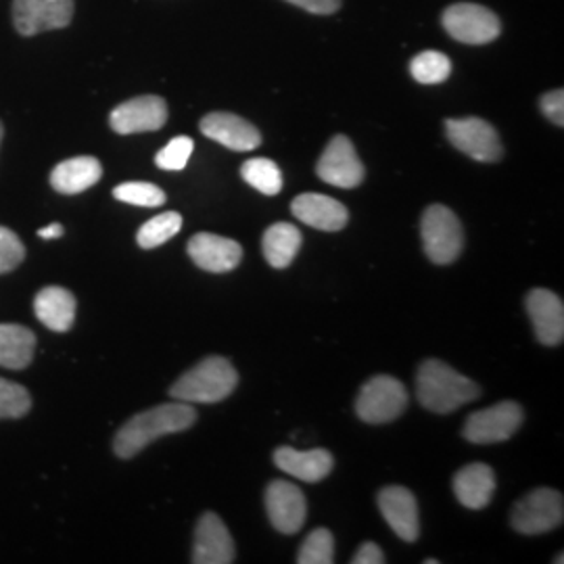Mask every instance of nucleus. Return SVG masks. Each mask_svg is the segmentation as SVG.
I'll use <instances>...</instances> for the list:
<instances>
[{"label": "nucleus", "instance_id": "nucleus-1", "mask_svg": "<svg viewBox=\"0 0 564 564\" xmlns=\"http://www.w3.org/2000/svg\"><path fill=\"white\" fill-rule=\"evenodd\" d=\"M197 421V412L186 402L162 403L132 416L113 440V452L128 460L163 435L181 433Z\"/></svg>", "mask_w": 564, "mask_h": 564}, {"label": "nucleus", "instance_id": "nucleus-2", "mask_svg": "<svg viewBox=\"0 0 564 564\" xmlns=\"http://www.w3.org/2000/svg\"><path fill=\"white\" fill-rule=\"evenodd\" d=\"M479 395V384L473 383L447 364L440 360L421 364L416 375V398L426 410L435 414H449Z\"/></svg>", "mask_w": 564, "mask_h": 564}, {"label": "nucleus", "instance_id": "nucleus-3", "mask_svg": "<svg viewBox=\"0 0 564 564\" xmlns=\"http://www.w3.org/2000/svg\"><path fill=\"white\" fill-rule=\"evenodd\" d=\"M239 384L235 366L220 356H209L172 384L170 395L176 402L218 403L226 400Z\"/></svg>", "mask_w": 564, "mask_h": 564}, {"label": "nucleus", "instance_id": "nucleus-4", "mask_svg": "<svg viewBox=\"0 0 564 564\" xmlns=\"http://www.w3.org/2000/svg\"><path fill=\"white\" fill-rule=\"evenodd\" d=\"M424 253L433 263L456 262L463 253L464 230L458 216L445 205L426 207L421 220Z\"/></svg>", "mask_w": 564, "mask_h": 564}, {"label": "nucleus", "instance_id": "nucleus-5", "mask_svg": "<svg viewBox=\"0 0 564 564\" xmlns=\"http://www.w3.org/2000/svg\"><path fill=\"white\" fill-rule=\"evenodd\" d=\"M408 408V391L398 379L379 375L364 384L356 412L368 424H384L400 419Z\"/></svg>", "mask_w": 564, "mask_h": 564}, {"label": "nucleus", "instance_id": "nucleus-6", "mask_svg": "<svg viewBox=\"0 0 564 564\" xmlns=\"http://www.w3.org/2000/svg\"><path fill=\"white\" fill-rule=\"evenodd\" d=\"M563 494L550 487H540L527 494L512 510V527L523 535H542L563 524Z\"/></svg>", "mask_w": 564, "mask_h": 564}, {"label": "nucleus", "instance_id": "nucleus-7", "mask_svg": "<svg viewBox=\"0 0 564 564\" xmlns=\"http://www.w3.org/2000/svg\"><path fill=\"white\" fill-rule=\"evenodd\" d=\"M523 424V408L517 402H500L470 414L464 423L466 442L477 445L502 444Z\"/></svg>", "mask_w": 564, "mask_h": 564}, {"label": "nucleus", "instance_id": "nucleus-8", "mask_svg": "<svg viewBox=\"0 0 564 564\" xmlns=\"http://www.w3.org/2000/svg\"><path fill=\"white\" fill-rule=\"evenodd\" d=\"M442 21L445 32L454 41L464 44H487L496 41L502 32V23L498 15L475 2H458L447 7Z\"/></svg>", "mask_w": 564, "mask_h": 564}, {"label": "nucleus", "instance_id": "nucleus-9", "mask_svg": "<svg viewBox=\"0 0 564 564\" xmlns=\"http://www.w3.org/2000/svg\"><path fill=\"white\" fill-rule=\"evenodd\" d=\"M445 134L449 142L475 162H500L505 147L489 121L481 118H463L445 121Z\"/></svg>", "mask_w": 564, "mask_h": 564}, {"label": "nucleus", "instance_id": "nucleus-10", "mask_svg": "<svg viewBox=\"0 0 564 564\" xmlns=\"http://www.w3.org/2000/svg\"><path fill=\"white\" fill-rule=\"evenodd\" d=\"M74 18V0H13V25L21 36L67 28Z\"/></svg>", "mask_w": 564, "mask_h": 564}, {"label": "nucleus", "instance_id": "nucleus-11", "mask_svg": "<svg viewBox=\"0 0 564 564\" xmlns=\"http://www.w3.org/2000/svg\"><path fill=\"white\" fill-rule=\"evenodd\" d=\"M316 174L321 181L330 186L356 188L362 184L366 170L356 153L354 142L343 134H337L326 144L323 158L316 165Z\"/></svg>", "mask_w": 564, "mask_h": 564}, {"label": "nucleus", "instance_id": "nucleus-12", "mask_svg": "<svg viewBox=\"0 0 564 564\" xmlns=\"http://www.w3.org/2000/svg\"><path fill=\"white\" fill-rule=\"evenodd\" d=\"M167 121V102L155 95H144L118 105L109 123L118 134H139V132H155L162 130Z\"/></svg>", "mask_w": 564, "mask_h": 564}, {"label": "nucleus", "instance_id": "nucleus-13", "mask_svg": "<svg viewBox=\"0 0 564 564\" xmlns=\"http://www.w3.org/2000/svg\"><path fill=\"white\" fill-rule=\"evenodd\" d=\"M265 510L272 527L284 535H295L297 531H302L307 517V505L302 489L289 481H272L268 485Z\"/></svg>", "mask_w": 564, "mask_h": 564}, {"label": "nucleus", "instance_id": "nucleus-14", "mask_svg": "<svg viewBox=\"0 0 564 564\" xmlns=\"http://www.w3.org/2000/svg\"><path fill=\"white\" fill-rule=\"evenodd\" d=\"M235 558V542L223 519L214 512H205L195 529L191 561L195 564H230Z\"/></svg>", "mask_w": 564, "mask_h": 564}, {"label": "nucleus", "instance_id": "nucleus-15", "mask_svg": "<svg viewBox=\"0 0 564 564\" xmlns=\"http://www.w3.org/2000/svg\"><path fill=\"white\" fill-rule=\"evenodd\" d=\"M379 508L384 521L395 531L400 540L408 544L419 540V533H421L419 502L410 489L400 485L384 487L379 494Z\"/></svg>", "mask_w": 564, "mask_h": 564}, {"label": "nucleus", "instance_id": "nucleus-16", "mask_svg": "<svg viewBox=\"0 0 564 564\" xmlns=\"http://www.w3.org/2000/svg\"><path fill=\"white\" fill-rule=\"evenodd\" d=\"M186 251L193 262L212 274L232 272L242 262V247L239 242L212 235V232L195 235L188 241Z\"/></svg>", "mask_w": 564, "mask_h": 564}, {"label": "nucleus", "instance_id": "nucleus-17", "mask_svg": "<svg viewBox=\"0 0 564 564\" xmlns=\"http://www.w3.org/2000/svg\"><path fill=\"white\" fill-rule=\"evenodd\" d=\"M527 314L531 318L538 341L544 345L563 343L564 305L556 293L547 289H533L527 295Z\"/></svg>", "mask_w": 564, "mask_h": 564}, {"label": "nucleus", "instance_id": "nucleus-18", "mask_svg": "<svg viewBox=\"0 0 564 564\" xmlns=\"http://www.w3.org/2000/svg\"><path fill=\"white\" fill-rule=\"evenodd\" d=\"M199 128L207 139L220 142L230 151H253L262 144L260 130L235 113H209L203 118Z\"/></svg>", "mask_w": 564, "mask_h": 564}, {"label": "nucleus", "instance_id": "nucleus-19", "mask_svg": "<svg viewBox=\"0 0 564 564\" xmlns=\"http://www.w3.org/2000/svg\"><path fill=\"white\" fill-rule=\"evenodd\" d=\"M291 212L300 223L324 232H339L349 223V212L343 203L318 193L300 195L291 205Z\"/></svg>", "mask_w": 564, "mask_h": 564}, {"label": "nucleus", "instance_id": "nucleus-20", "mask_svg": "<svg viewBox=\"0 0 564 564\" xmlns=\"http://www.w3.org/2000/svg\"><path fill=\"white\" fill-rule=\"evenodd\" d=\"M274 464L282 473H289L305 484H318L326 479L335 466L333 454L326 449H307L297 452L293 447H279L274 452Z\"/></svg>", "mask_w": 564, "mask_h": 564}, {"label": "nucleus", "instance_id": "nucleus-21", "mask_svg": "<svg viewBox=\"0 0 564 564\" xmlns=\"http://www.w3.org/2000/svg\"><path fill=\"white\" fill-rule=\"evenodd\" d=\"M496 491V475L487 464H468L454 477V494L464 508L481 510L491 502Z\"/></svg>", "mask_w": 564, "mask_h": 564}, {"label": "nucleus", "instance_id": "nucleus-22", "mask_svg": "<svg viewBox=\"0 0 564 564\" xmlns=\"http://www.w3.org/2000/svg\"><path fill=\"white\" fill-rule=\"evenodd\" d=\"M76 297L63 286H44L34 300V314L55 333L72 330L76 321Z\"/></svg>", "mask_w": 564, "mask_h": 564}, {"label": "nucleus", "instance_id": "nucleus-23", "mask_svg": "<svg viewBox=\"0 0 564 564\" xmlns=\"http://www.w3.org/2000/svg\"><path fill=\"white\" fill-rule=\"evenodd\" d=\"M102 178V165L97 158L82 155L65 160L51 172V186L61 195H78Z\"/></svg>", "mask_w": 564, "mask_h": 564}, {"label": "nucleus", "instance_id": "nucleus-24", "mask_svg": "<svg viewBox=\"0 0 564 564\" xmlns=\"http://www.w3.org/2000/svg\"><path fill=\"white\" fill-rule=\"evenodd\" d=\"M302 230L295 224H272L263 232V256L265 262L276 270L289 268L302 249Z\"/></svg>", "mask_w": 564, "mask_h": 564}, {"label": "nucleus", "instance_id": "nucleus-25", "mask_svg": "<svg viewBox=\"0 0 564 564\" xmlns=\"http://www.w3.org/2000/svg\"><path fill=\"white\" fill-rule=\"evenodd\" d=\"M36 335L21 324H0V366L23 370L34 360Z\"/></svg>", "mask_w": 564, "mask_h": 564}, {"label": "nucleus", "instance_id": "nucleus-26", "mask_svg": "<svg viewBox=\"0 0 564 564\" xmlns=\"http://www.w3.org/2000/svg\"><path fill=\"white\" fill-rule=\"evenodd\" d=\"M242 181L249 186H253L256 191H260L263 195H279L282 188L281 167L272 160H263L256 158L249 162L242 163L241 167Z\"/></svg>", "mask_w": 564, "mask_h": 564}, {"label": "nucleus", "instance_id": "nucleus-27", "mask_svg": "<svg viewBox=\"0 0 564 564\" xmlns=\"http://www.w3.org/2000/svg\"><path fill=\"white\" fill-rule=\"evenodd\" d=\"M182 228V216L178 212H165L155 218H151L149 223L141 226V230L137 232V242L142 249H155L163 242L174 239Z\"/></svg>", "mask_w": 564, "mask_h": 564}, {"label": "nucleus", "instance_id": "nucleus-28", "mask_svg": "<svg viewBox=\"0 0 564 564\" xmlns=\"http://www.w3.org/2000/svg\"><path fill=\"white\" fill-rule=\"evenodd\" d=\"M410 74L421 84H442L452 74V61L440 51H423L410 63Z\"/></svg>", "mask_w": 564, "mask_h": 564}, {"label": "nucleus", "instance_id": "nucleus-29", "mask_svg": "<svg viewBox=\"0 0 564 564\" xmlns=\"http://www.w3.org/2000/svg\"><path fill=\"white\" fill-rule=\"evenodd\" d=\"M335 561V538L328 529H314L297 554L300 564H330Z\"/></svg>", "mask_w": 564, "mask_h": 564}, {"label": "nucleus", "instance_id": "nucleus-30", "mask_svg": "<svg viewBox=\"0 0 564 564\" xmlns=\"http://www.w3.org/2000/svg\"><path fill=\"white\" fill-rule=\"evenodd\" d=\"M113 197L118 202L139 207H160L165 203V193L151 182H123L113 188Z\"/></svg>", "mask_w": 564, "mask_h": 564}, {"label": "nucleus", "instance_id": "nucleus-31", "mask_svg": "<svg viewBox=\"0 0 564 564\" xmlns=\"http://www.w3.org/2000/svg\"><path fill=\"white\" fill-rule=\"evenodd\" d=\"M32 398L28 389L20 383H11L0 377V421L21 419L30 412Z\"/></svg>", "mask_w": 564, "mask_h": 564}, {"label": "nucleus", "instance_id": "nucleus-32", "mask_svg": "<svg viewBox=\"0 0 564 564\" xmlns=\"http://www.w3.org/2000/svg\"><path fill=\"white\" fill-rule=\"evenodd\" d=\"M193 149H195L193 139L176 137L155 155V163H158V167H162L165 172H181L191 160Z\"/></svg>", "mask_w": 564, "mask_h": 564}, {"label": "nucleus", "instance_id": "nucleus-33", "mask_svg": "<svg viewBox=\"0 0 564 564\" xmlns=\"http://www.w3.org/2000/svg\"><path fill=\"white\" fill-rule=\"evenodd\" d=\"M23 260H25V247L20 237L13 230L0 226V274L15 270Z\"/></svg>", "mask_w": 564, "mask_h": 564}, {"label": "nucleus", "instance_id": "nucleus-34", "mask_svg": "<svg viewBox=\"0 0 564 564\" xmlns=\"http://www.w3.org/2000/svg\"><path fill=\"white\" fill-rule=\"evenodd\" d=\"M542 111L545 113V118L552 121V123H556L558 128H563L564 126V93L563 88H558V90H552V93H547L542 97Z\"/></svg>", "mask_w": 564, "mask_h": 564}, {"label": "nucleus", "instance_id": "nucleus-35", "mask_svg": "<svg viewBox=\"0 0 564 564\" xmlns=\"http://www.w3.org/2000/svg\"><path fill=\"white\" fill-rule=\"evenodd\" d=\"M295 7H302L314 15H330L341 9V0H286Z\"/></svg>", "mask_w": 564, "mask_h": 564}, {"label": "nucleus", "instance_id": "nucleus-36", "mask_svg": "<svg viewBox=\"0 0 564 564\" xmlns=\"http://www.w3.org/2000/svg\"><path fill=\"white\" fill-rule=\"evenodd\" d=\"M351 563L383 564L387 563V558H384L383 550H381L379 545L375 544V542H366V544L360 545V550L354 554Z\"/></svg>", "mask_w": 564, "mask_h": 564}, {"label": "nucleus", "instance_id": "nucleus-37", "mask_svg": "<svg viewBox=\"0 0 564 564\" xmlns=\"http://www.w3.org/2000/svg\"><path fill=\"white\" fill-rule=\"evenodd\" d=\"M63 226H61L59 223H53L51 226H46V228H41L39 230V237L41 239H59V237H63Z\"/></svg>", "mask_w": 564, "mask_h": 564}, {"label": "nucleus", "instance_id": "nucleus-38", "mask_svg": "<svg viewBox=\"0 0 564 564\" xmlns=\"http://www.w3.org/2000/svg\"><path fill=\"white\" fill-rule=\"evenodd\" d=\"M424 563H426V564H437V563H440V561H435V558H426V561H424Z\"/></svg>", "mask_w": 564, "mask_h": 564}, {"label": "nucleus", "instance_id": "nucleus-39", "mask_svg": "<svg viewBox=\"0 0 564 564\" xmlns=\"http://www.w3.org/2000/svg\"><path fill=\"white\" fill-rule=\"evenodd\" d=\"M2 134H4V128H2V121H0V142H2Z\"/></svg>", "mask_w": 564, "mask_h": 564}]
</instances>
